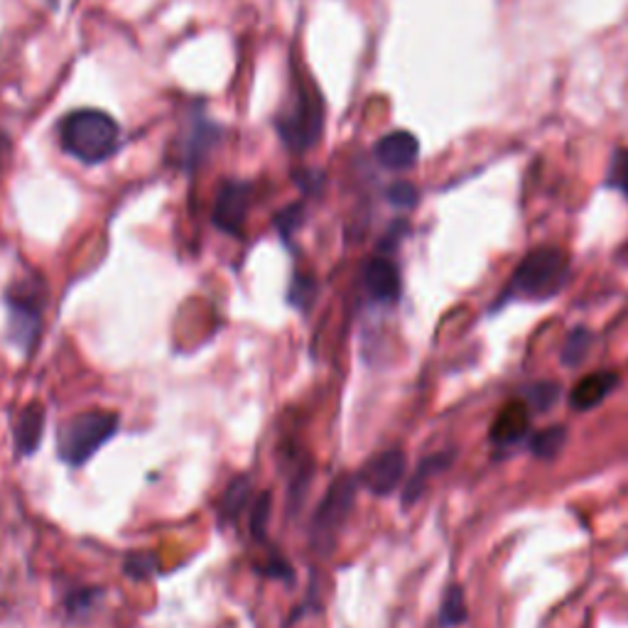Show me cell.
<instances>
[{"label":"cell","instance_id":"cell-6","mask_svg":"<svg viewBox=\"0 0 628 628\" xmlns=\"http://www.w3.org/2000/svg\"><path fill=\"white\" fill-rule=\"evenodd\" d=\"M39 329H43V307H39V298L33 295V290L8 292V334L10 341L25 351V357L33 353Z\"/></svg>","mask_w":628,"mask_h":628},{"label":"cell","instance_id":"cell-27","mask_svg":"<svg viewBox=\"0 0 628 628\" xmlns=\"http://www.w3.org/2000/svg\"><path fill=\"white\" fill-rule=\"evenodd\" d=\"M260 574L276 577V580H292V577H295V574H292V570H290V565H288L286 560H282V557H278V555L272 557V560H270L266 567H263Z\"/></svg>","mask_w":628,"mask_h":628},{"label":"cell","instance_id":"cell-12","mask_svg":"<svg viewBox=\"0 0 628 628\" xmlns=\"http://www.w3.org/2000/svg\"><path fill=\"white\" fill-rule=\"evenodd\" d=\"M531 425V410L525 403H509L499 412L493 428H491V440L499 444H513L525 438Z\"/></svg>","mask_w":628,"mask_h":628},{"label":"cell","instance_id":"cell-13","mask_svg":"<svg viewBox=\"0 0 628 628\" xmlns=\"http://www.w3.org/2000/svg\"><path fill=\"white\" fill-rule=\"evenodd\" d=\"M614 386H616V373L600 371L592 373V376H584L572 391V405L577 410H590L594 405H600Z\"/></svg>","mask_w":628,"mask_h":628},{"label":"cell","instance_id":"cell-15","mask_svg":"<svg viewBox=\"0 0 628 628\" xmlns=\"http://www.w3.org/2000/svg\"><path fill=\"white\" fill-rule=\"evenodd\" d=\"M447 460H450V454H434V457H428V460L420 462L418 472L412 474V479L405 484V489H403V505H405V509H408V505H412L415 501L420 499L425 484H428V479H430L432 474H438L440 469L447 467V464H450Z\"/></svg>","mask_w":628,"mask_h":628},{"label":"cell","instance_id":"cell-14","mask_svg":"<svg viewBox=\"0 0 628 628\" xmlns=\"http://www.w3.org/2000/svg\"><path fill=\"white\" fill-rule=\"evenodd\" d=\"M251 496H253V489H251L248 476H236V479L226 486V491L219 501L221 521H229V523L236 521L239 515L246 511V505L251 503Z\"/></svg>","mask_w":628,"mask_h":628},{"label":"cell","instance_id":"cell-18","mask_svg":"<svg viewBox=\"0 0 628 628\" xmlns=\"http://www.w3.org/2000/svg\"><path fill=\"white\" fill-rule=\"evenodd\" d=\"M270 511H272V493L270 491L258 493L256 501H253V505H251V521H248L251 535L256 540H266V528H268V521H270Z\"/></svg>","mask_w":628,"mask_h":628},{"label":"cell","instance_id":"cell-4","mask_svg":"<svg viewBox=\"0 0 628 628\" xmlns=\"http://www.w3.org/2000/svg\"><path fill=\"white\" fill-rule=\"evenodd\" d=\"M359 479L353 476H339L334 479L329 491L324 493L319 509L314 511L312 519V545L319 553H329L332 545L337 543V535L347 523L349 513L353 509V499H357Z\"/></svg>","mask_w":628,"mask_h":628},{"label":"cell","instance_id":"cell-23","mask_svg":"<svg viewBox=\"0 0 628 628\" xmlns=\"http://www.w3.org/2000/svg\"><path fill=\"white\" fill-rule=\"evenodd\" d=\"M557 395H560V386H557V383L540 381L531 388L528 398H531V405L535 410H548L550 405L557 400Z\"/></svg>","mask_w":628,"mask_h":628},{"label":"cell","instance_id":"cell-21","mask_svg":"<svg viewBox=\"0 0 628 628\" xmlns=\"http://www.w3.org/2000/svg\"><path fill=\"white\" fill-rule=\"evenodd\" d=\"M467 619V604H464L462 586H450L447 594L442 600L440 609V624L442 626H457Z\"/></svg>","mask_w":628,"mask_h":628},{"label":"cell","instance_id":"cell-17","mask_svg":"<svg viewBox=\"0 0 628 628\" xmlns=\"http://www.w3.org/2000/svg\"><path fill=\"white\" fill-rule=\"evenodd\" d=\"M567 442V430L565 428H548L538 432L533 438V454L540 460H553L560 454Z\"/></svg>","mask_w":628,"mask_h":628},{"label":"cell","instance_id":"cell-26","mask_svg":"<svg viewBox=\"0 0 628 628\" xmlns=\"http://www.w3.org/2000/svg\"><path fill=\"white\" fill-rule=\"evenodd\" d=\"M96 594H98L96 590H81V592L69 594V596H67V609L72 612V614H86L89 606L94 604V596H96Z\"/></svg>","mask_w":628,"mask_h":628},{"label":"cell","instance_id":"cell-7","mask_svg":"<svg viewBox=\"0 0 628 628\" xmlns=\"http://www.w3.org/2000/svg\"><path fill=\"white\" fill-rule=\"evenodd\" d=\"M248 207H251V185L241 179H231L221 185L211 219H214L217 229L224 231V234L241 236L243 224H246L248 217Z\"/></svg>","mask_w":628,"mask_h":628},{"label":"cell","instance_id":"cell-22","mask_svg":"<svg viewBox=\"0 0 628 628\" xmlns=\"http://www.w3.org/2000/svg\"><path fill=\"white\" fill-rule=\"evenodd\" d=\"M302 221H305V209H302V205H290L288 209H282L276 217V229L282 241H290L292 234L302 226Z\"/></svg>","mask_w":628,"mask_h":628},{"label":"cell","instance_id":"cell-25","mask_svg":"<svg viewBox=\"0 0 628 628\" xmlns=\"http://www.w3.org/2000/svg\"><path fill=\"white\" fill-rule=\"evenodd\" d=\"M388 199L393 201L395 207L410 209V207L418 205V189H415L412 185H408V182H398V185H393L388 189Z\"/></svg>","mask_w":628,"mask_h":628},{"label":"cell","instance_id":"cell-24","mask_svg":"<svg viewBox=\"0 0 628 628\" xmlns=\"http://www.w3.org/2000/svg\"><path fill=\"white\" fill-rule=\"evenodd\" d=\"M609 185L628 191V150H621V153L614 155L609 170Z\"/></svg>","mask_w":628,"mask_h":628},{"label":"cell","instance_id":"cell-5","mask_svg":"<svg viewBox=\"0 0 628 628\" xmlns=\"http://www.w3.org/2000/svg\"><path fill=\"white\" fill-rule=\"evenodd\" d=\"M324 114H322V98L312 86L302 84L300 96L295 98V106L288 108L286 114L278 118V130L282 143H286L292 153H305L322 136Z\"/></svg>","mask_w":628,"mask_h":628},{"label":"cell","instance_id":"cell-9","mask_svg":"<svg viewBox=\"0 0 628 628\" xmlns=\"http://www.w3.org/2000/svg\"><path fill=\"white\" fill-rule=\"evenodd\" d=\"M418 155H420V143L418 138L408 133V130H395V133L381 138L376 146V160L383 167L395 172L410 170L415 162H418Z\"/></svg>","mask_w":628,"mask_h":628},{"label":"cell","instance_id":"cell-1","mask_svg":"<svg viewBox=\"0 0 628 628\" xmlns=\"http://www.w3.org/2000/svg\"><path fill=\"white\" fill-rule=\"evenodd\" d=\"M120 128L106 111L81 108L69 114L62 124V148L67 155L84 162V165H101L118 150Z\"/></svg>","mask_w":628,"mask_h":628},{"label":"cell","instance_id":"cell-2","mask_svg":"<svg viewBox=\"0 0 628 628\" xmlns=\"http://www.w3.org/2000/svg\"><path fill=\"white\" fill-rule=\"evenodd\" d=\"M120 418L114 410H86L67 420L57 432V454L69 467H84L118 432Z\"/></svg>","mask_w":628,"mask_h":628},{"label":"cell","instance_id":"cell-28","mask_svg":"<svg viewBox=\"0 0 628 628\" xmlns=\"http://www.w3.org/2000/svg\"><path fill=\"white\" fill-rule=\"evenodd\" d=\"M0 155H3V140H0Z\"/></svg>","mask_w":628,"mask_h":628},{"label":"cell","instance_id":"cell-3","mask_svg":"<svg viewBox=\"0 0 628 628\" xmlns=\"http://www.w3.org/2000/svg\"><path fill=\"white\" fill-rule=\"evenodd\" d=\"M570 276V260L555 246H540L521 260L511 278V292L528 300H548L565 288Z\"/></svg>","mask_w":628,"mask_h":628},{"label":"cell","instance_id":"cell-8","mask_svg":"<svg viewBox=\"0 0 628 628\" xmlns=\"http://www.w3.org/2000/svg\"><path fill=\"white\" fill-rule=\"evenodd\" d=\"M403 474H405V452L386 450V452L373 454V457L361 467L357 479L363 489H369L371 493L388 496L398 489V484L403 481Z\"/></svg>","mask_w":628,"mask_h":628},{"label":"cell","instance_id":"cell-16","mask_svg":"<svg viewBox=\"0 0 628 628\" xmlns=\"http://www.w3.org/2000/svg\"><path fill=\"white\" fill-rule=\"evenodd\" d=\"M158 570H160V560H158L155 553L140 550V553L126 555L124 572L130 577V580H136V582L150 580V577L158 574Z\"/></svg>","mask_w":628,"mask_h":628},{"label":"cell","instance_id":"cell-20","mask_svg":"<svg viewBox=\"0 0 628 628\" xmlns=\"http://www.w3.org/2000/svg\"><path fill=\"white\" fill-rule=\"evenodd\" d=\"M314 298H317V280L312 276H305V272H300V276L292 278V286L288 292V300L292 307H298L300 312H307L312 307Z\"/></svg>","mask_w":628,"mask_h":628},{"label":"cell","instance_id":"cell-10","mask_svg":"<svg viewBox=\"0 0 628 628\" xmlns=\"http://www.w3.org/2000/svg\"><path fill=\"white\" fill-rule=\"evenodd\" d=\"M363 286L379 302H395L400 298V272L386 258H373L363 268Z\"/></svg>","mask_w":628,"mask_h":628},{"label":"cell","instance_id":"cell-11","mask_svg":"<svg viewBox=\"0 0 628 628\" xmlns=\"http://www.w3.org/2000/svg\"><path fill=\"white\" fill-rule=\"evenodd\" d=\"M45 405L43 403H30L27 408L20 412V418L15 422L13 438H15V447L20 454H35L39 442H43V432H45Z\"/></svg>","mask_w":628,"mask_h":628},{"label":"cell","instance_id":"cell-19","mask_svg":"<svg viewBox=\"0 0 628 628\" xmlns=\"http://www.w3.org/2000/svg\"><path fill=\"white\" fill-rule=\"evenodd\" d=\"M590 347H592V334L584 327H577L574 332H570V337H567V344L562 349L565 367H580Z\"/></svg>","mask_w":628,"mask_h":628}]
</instances>
